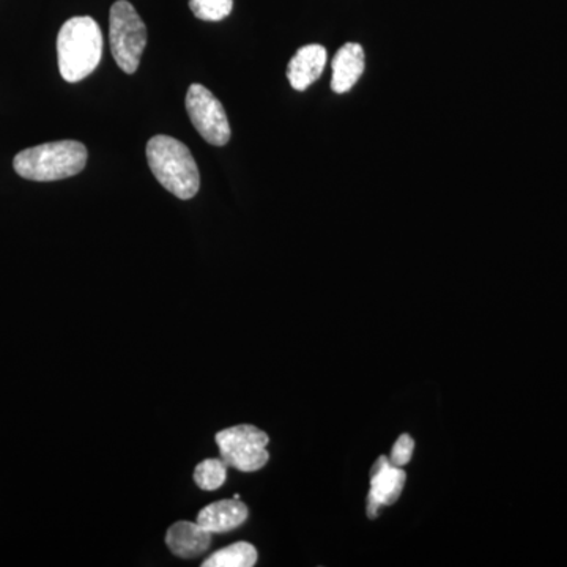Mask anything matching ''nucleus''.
<instances>
[{
  "label": "nucleus",
  "mask_w": 567,
  "mask_h": 567,
  "mask_svg": "<svg viewBox=\"0 0 567 567\" xmlns=\"http://www.w3.org/2000/svg\"><path fill=\"white\" fill-rule=\"evenodd\" d=\"M103 58V33L91 17L71 18L58 37L59 70L66 82L91 76Z\"/></svg>",
  "instance_id": "nucleus-1"
},
{
  "label": "nucleus",
  "mask_w": 567,
  "mask_h": 567,
  "mask_svg": "<svg viewBox=\"0 0 567 567\" xmlns=\"http://www.w3.org/2000/svg\"><path fill=\"white\" fill-rule=\"evenodd\" d=\"M147 162L159 185L178 199H193L199 192V167L183 142L163 134L152 137L147 144Z\"/></svg>",
  "instance_id": "nucleus-2"
},
{
  "label": "nucleus",
  "mask_w": 567,
  "mask_h": 567,
  "mask_svg": "<svg viewBox=\"0 0 567 567\" xmlns=\"http://www.w3.org/2000/svg\"><path fill=\"white\" fill-rule=\"evenodd\" d=\"M87 158V148L81 142H48L18 153L13 167L25 181L55 182L80 174Z\"/></svg>",
  "instance_id": "nucleus-3"
},
{
  "label": "nucleus",
  "mask_w": 567,
  "mask_h": 567,
  "mask_svg": "<svg viewBox=\"0 0 567 567\" xmlns=\"http://www.w3.org/2000/svg\"><path fill=\"white\" fill-rule=\"evenodd\" d=\"M111 51L126 74L140 69L142 52L147 47V28L128 0H117L110 17Z\"/></svg>",
  "instance_id": "nucleus-4"
},
{
  "label": "nucleus",
  "mask_w": 567,
  "mask_h": 567,
  "mask_svg": "<svg viewBox=\"0 0 567 567\" xmlns=\"http://www.w3.org/2000/svg\"><path fill=\"white\" fill-rule=\"evenodd\" d=\"M221 458L238 472L252 473L264 468L268 458V435L251 424L224 429L215 436Z\"/></svg>",
  "instance_id": "nucleus-5"
},
{
  "label": "nucleus",
  "mask_w": 567,
  "mask_h": 567,
  "mask_svg": "<svg viewBox=\"0 0 567 567\" xmlns=\"http://www.w3.org/2000/svg\"><path fill=\"white\" fill-rule=\"evenodd\" d=\"M186 111L194 128L208 144L223 147L230 141V125L221 102L207 87L193 84L186 93Z\"/></svg>",
  "instance_id": "nucleus-6"
},
{
  "label": "nucleus",
  "mask_w": 567,
  "mask_h": 567,
  "mask_svg": "<svg viewBox=\"0 0 567 567\" xmlns=\"http://www.w3.org/2000/svg\"><path fill=\"white\" fill-rule=\"evenodd\" d=\"M406 475L404 470L391 464L390 458H377L371 472V491L368 495V516H379L380 507L391 506L401 498Z\"/></svg>",
  "instance_id": "nucleus-7"
},
{
  "label": "nucleus",
  "mask_w": 567,
  "mask_h": 567,
  "mask_svg": "<svg viewBox=\"0 0 567 567\" xmlns=\"http://www.w3.org/2000/svg\"><path fill=\"white\" fill-rule=\"evenodd\" d=\"M212 533L197 522H175L167 529L166 544L175 557L192 559L200 557L212 546Z\"/></svg>",
  "instance_id": "nucleus-8"
},
{
  "label": "nucleus",
  "mask_w": 567,
  "mask_h": 567,
  "mask_svg": "<svg viewBox=\"0 0 567 567\" xmlns=\"http://www.w3.org/2000/svg\"><path fill=\"white\" fill-rule=\"evenodd\" d=\"M249 511L238 498L221 499L205 506L197 514V524L203 525L212 535H221L241 527L248 520Z\"/></svg>",
  "instance_id": "nucleus-9"
},
{
  "label": "nucleus",
  "mask_w": 567,
  "mask_h": 567,
  "mask_svg": "<svg viewBox=\"0 0 567 567\" xmlns=\"http://www.w3.org/2000/svg\"><path fill=\"white\" fill-rule=\"evenodd\" d=\"M327 50L320 44H308L293 55L287 69V78L295 91L303 92L322 76L327 65Z\"/></svg>",
  "instance_id": "nucleus-10"
},
{
  "label": "nucleus",
  "mask_w": 567,
  "mask_h": 567,
  "mask_svg": "<svg viewBox=\"0 0 567 567\" xmlns=\"http://www.w3.org/2000/svg\"><path fill=\"white\" fill-rule=\"evenodd\" d=\"M364 71V51L361 44L347 43L333 59L331 89L336 93H346L360 81Z\"/></svg>",
  "instance_id": "nucleus-11"
},
{
  "label": "nucleus",
  "mask_w": 567,
  "mask_h": 567,
  "mask_svg": "<svg viewBox=\"0 0 567 567\" xmlns=\"http://www.w3.org/2000/svg\"><path fill=\"white\" fill-rule=\"evenodd\" d=\"M257 563L256 547L237 543L215 551L203 563V567H252Z\"/></svg>",
  "instance_id": "nucleus-12"
},
{
  "label": "nucleus",
  "mask_w": 567,
  "mask_h": 567,
  "mask_svg": "<svg viewBox=\"0 0 567 567\" xmlns=\"http://www.w3.org/2000/svg\"><path fill=\"white\" fill-rule=\"evenodd\" d=\"M227 466L223 458H207L194 470V483L203 491H218L227 481Z\"/></svg>",
  "instance_id": "nucleus-13"
},
{
  "label": "nucleus",
  "mask_w": 567,
  "mask_h": 567,
  "mask_svg": "<svg viewBox=\"0 0 567 567\" xmlns=\"http://www.w3.org/2000/svg\"><path fill=\"white\" fill-rule=\"evenodd\" d=\"M234 0H189L194 17L203 21H221L233 11Z\"/></svg>",
  "instance_id": "nucleus-14"
},
{
  "label": "nucleus",
  "mask_w": 567,
  "mask_h": 567,
  "mask_svg": "<svg viewBox=\"0 0 567 567\" xmlns=\"http://www.w3.org/2000/svg\"><path fill=\"white\" fill-rule=\"evenodd\" d=\"M413 450H415V442H413L412 436L409 434L399 436L398 442L394 443L393 451H391V464L402 468V466L412 461Z\"/></svg>",
  "instance_id": "nucleus-15"
}]
</instances>
